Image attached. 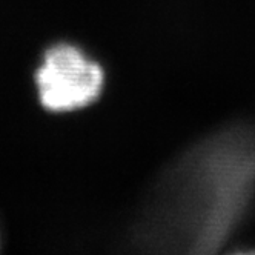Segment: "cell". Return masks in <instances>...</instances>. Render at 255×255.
I'll list each match as a JSON object with an SVG mask.
<instances>
[{
  "mask_svg": "<svg viewBox=\"0 0 255 255\" xmlns=\"http://www.w3.org/2000/svg\"><path fill=\"white\" fill-rule=\"evenodd\" d=\"M255 185V138L229 135L209 143L183 168L172 206L175 226L205 249L226 235Z\"/></svg>",
  "mask_w": 255,
  "mask_h": 255,
  "instance_id": "1",
  "label": "cell"
},
{
  "mask_svg": "<svg viewBox=\"0 0 255 255\" xmlns=\"http://www.w3.org/2000/svg\"><path fill=\"white\" fill-rule=\"evenodd\" d=\"M35 82L42 105L49 111L63 113L83 108L97 99L103 72L77 48L56 45L46 51Z\"/></svg>",
  "mask_w": 255,
  "mask_h": 255,
  "instance_id": "2",
  "label": "cell"
}]
</instances>
